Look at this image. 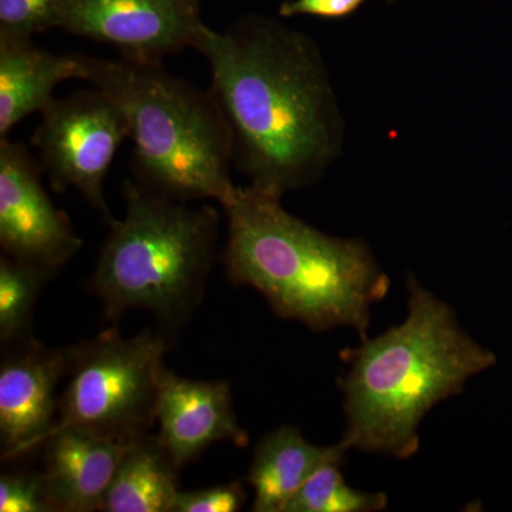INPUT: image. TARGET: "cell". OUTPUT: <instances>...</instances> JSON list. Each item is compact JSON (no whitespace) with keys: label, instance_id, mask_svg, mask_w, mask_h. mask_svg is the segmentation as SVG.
<instances>
[{"label":"cell","instance_id":"cell-1","mask_svg":"<svg viewBox=\"0 0 512 512\" xmlns=\"http://www.w3.org/2000/svg\"><path fill=\"white\" fill-rule=\"evenodd\" d=\"M192 49L210 64L235 161L252 187L276 197L325 174L342 146V119L318 47L274 20L202 26Z\"/></svg>","mask_w":512,"mask_h":512},{"label":"cell","instance_id":"cell-2","mask_svg":"<svg viewBox=\"0 0 512 512\" xmlns=\"http://www.w3.org/2000/svg\"><path fill=\"white\" fill-rule=\"evenodd\" d=\"M407 289L403 323L342 352L349 370L338 383L346 416L340 443L348 450L413 457L426 414L497 363V356L463 329L448 303L413 276Z\"/></svg>","mask_w":512,"mask_h":512},{"label":"cell","instance_id":"cell-3","mask_svg":"<svg viewBox=\"0 0 512 512\" xmlns=\"http://www.w3.org/2000/svg\"><path fill=\"white\" fill-rule=\"evenodd\" d=\"M221 207L222 262L234 284L261 293L281 318L318 332L346 326L367 338L372 306L386 298L390 279L366 242L330 237L252 185H234Z\"/></svg>","mask_w":512,"mask_h":512},{"label":"cell","instance_id":"cell-4","mask_svg":"<svg viewBox=\"0 0 512 512\" xmlns=\"http://www.w3.org/2000/svg\"><path fill=\"white\" fill-rule=\"evenodd\" d=\"M83 80L114 101L138 184L174 200L222 202L234 187V137L220 101L161 62L79 55Z\"/></svg>","mask_w":512,"mask_h":512},{"label":"cell","instance_id":"cell-5","mask_svg":"<svg viewBox=\"0 0 512 512\" xmlns=\"http://www.w3.org/2000/svg\"><path fill=\"white\" fill-rule=\"evenodd\" d=\"M126 214L110 224L93 291L107 318L140 308L177 323L201 301L210 275L220 214L188 207L141 184L126 183Z\"/></svg>","mask_w":512,"mask_h":512},{"label":"cell","instance_id":"cell-6","mask_svg":"<svg viewBox=\"0 0 512 512\" xmlns=\"http://www.w3.org/2000/svg\"><path fill=\"white\" fill-rule=\"evenodd\" d=\"M167 349V340L153 330L124 338L119 330L107 329L74 346L57 420L42 444L64 429L126 443L146 436L156 423Z\"/></svg>","mask_w":512,"mask_h":512},{"label":"cell","instance_id":"cell-7","mask_svg":"<svg viewBox=\"0 0 512 512\" xmlns=\"http://www.w3.org/2000/svg\"><path fill=\"white\" fill-rule=\"evenodd\" d=\"M33 144L56 191L73 188L114 221L104 200L103 185L123 141L127 124L119 107L97 87L53 99L40 111Z\"/></svg>","mask_w":512,"mask_h":512},{"label":"cell","instance_id":"cell-8","mask_svg":"<svg viewBox=\"0 0 512 512\" xmlns=\"http://www.w3.org/2000/svg\"><path fill=\"white\" fill-rule=\"evenodd\" d=\"M204 25L200 0H60L57 15V28L148 62L194 46Z\"/></svg>","mask_w":512,"mask_h":512},{"label":"cell","instance_id":"cell-9","mask_svg":"<svg viewBox=\"0 0 512 512\" xmlns=\"http://www.w3.org/2000/svg\"><path fill=\"white\" fill-rule=\"evenodd\" d=\"M0 247L10 258L52 271L83 247L47 195L40 165L9 137H0Z\"/></svg>","mask_w":512,"mask_h":512},{"label":"cell","instance_id":"cell-10","mask_svg":"<svg viewBox=\"0 0 512 512\" xmlns=\"http://www.w3.org/2000/svg\"><path fill=\"white\" fill-rule=\"evenodd\" d=\"M70 348L30 343L0 366V439L3 460L32 453L55 426L60 399L57 387L69 375Z\"/></svg>","mask_w":512,"mask_h":512},{"label":"cell","instance_id":"cell-11","mask_svg":"<svg viewBox=\"0 0 512 512\" xmlns=\"http://www.w3.org/2000/svg\"><path fill=\"white\" fill-rule=\"evenodd\" d=\"M158 439L178 468L212 444L247 447L249 436L234 410L227 382L185 379L165 369L156 407Z\"/></svg>","mask_w":512,"mask_h":512},{"label":"cell","instance_id":"cell-12","mask_svg":"<svg viewBox=\"0 0 512 512\" xmlns=\"http://www.w3.org/2000/svg\"><path fill=\"white\" fill-rule=\"evenodd\" d=\"M133 443L79 429L60 430L47 437L42 444L43 477L55 510L100 511L114 474Z\"/></svg>","mask_w":512,"mask_h":512},{"label":"cell","instance_id":"cell-13","mask_svg":"<svg viewBox=\"0 0 512 512\" xmlns=\"http://www.w3.org/2000/svg\"><path fill=\"white\" fill-rule=\"evenodd\" d=\"M348 448L316 446L301 430L282 426L272 431L256 447L248 483L254 488L256 512H284L293 495L319 470L330 463L343 464Z\"/></svg>","mask_w":512,"mask_h":512},{"label":"cell","instance_id":"cell-14","mask_svg":"<svg viewBox=\"0 0 512 512\" xmlns=\"http://www.w3.org/2000/svg\"><path fill=\"white\" fill-rule=\"evenodd\" d=\"M83 77L79 55H56L32 40L0 39V137L45 109L64 80Z\"/></svg>","mask_w":512,"mask_h":512},{"label":"cell","instance_id":"cell-15","mask_svg":"<svg viewBox=\"0 0 512 512\" xmlns=\"http://www.w3.org/2000/svg\"><path fill=\"white\" fill-rule=\"evenodd\" d=\"M178 470L158 436L146 434L128 447L100 511L174 512Z\"/></svg>","mask_w":512,"mask_h":512},{"label":"cell","instance_id":"cell-16","mask_svg":"<svg viewBox=\"0 0 512 512\" xmlns=\"http://www.w3.org/2000/svg\"><path fill=\"white\" fill-rule=\"evenodd\" d=\"M52 269L3 255L0 259V340H18L28 332L37 298Z\"/></svg>","mask_w":512,"mask_h":512},{"label":"cell","instance_id":"cell-17","mask_svg":"<svg viewBox=\"0 0 512 512\" xmlns=\"http://www.w3.org/2000/svg\"><path fill=\"white\" fill-rule=\"evenodd\" d=\"M342 464L330 463L318 471L298 491L284 512H377L386 510L384 493H366L350 487L340 471Z\"/></svg>","mask_w":512,"mask_h":512},{"label":"cell","instance_id":"cell-18","mask_svg":"<svg viewBox=\"0 0 512 512\" xmlns=\"http://www.w3.org/2000/svg\"><path fill=\"white\" fill-rule=\"evenodd\" d=\"M60 0H0V39L32 40L57 28Z\"/></svg>","mask_w":512,"mask_h":512},{"label":"cell","instance_id":"cell-19","mask_svg":"<svg viewBox=\"0 0 512 512\" xmlns=\"http://www.w3.org/2000/svg\"><path fill=\"white\" fill-rule=\"evenodd\" d=\"M56 511L43 473L9 471L0 476V512Z\"/></svg>","mask_w":512,"mask_h":512},{"label":"cell","instance_id":"cell-20","mask_svg":"<svg viewBox=\"0 0 512 512\" xmlns=\"http://www.w3.org/2000/svg\"><path fill=\"white\" fill-rule=\"evenodd\" d=\"M247 494L239 483L215 485L195 491H181L174 512H235L241 510Z\"/></svg>","mask_w":512,"mask_h":512},{"label":"cell","instance_id":"cell-21","mask_svg":"<svg viewBox=\"0 0 512 512\" xmlns=\"http://www.w3.org/2000/svg\"><path fill=\"white\" fill-rule=\"evenodd\" d=\"M367 0H289L279 8L284 18L315 16L322 19H342L353 15Z\"/></svg>","mask_w":512,"mask_h":512}]
</instances>
